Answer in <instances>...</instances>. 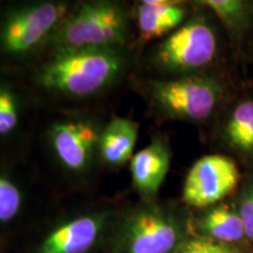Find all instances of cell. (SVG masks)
<instances>
[{"label": "cell", "instance_id": "obj_1", "mask_svg": "<svg viewBox=\"0 0 253 253\" xmlns=\"http://www.w3.org/2000/svg\"><path fill=\"white\" fill-rule=\"evenodd\" d=\"M122 66L115 48L59 49L41 69L39 82L49 90L84 97L109 86Z\"/></svg>", "mask_w": 253, "mask_h": 253}, {"label": "cell", "instance_id": "obj_2", "mask_svg": "<svg viewBox=\"0 0 253 253\" xmlns=\"http://www.w3.org/2000/svg\"><path fill=\"white\" fill-rule=\"evenodd\" d=\"M128 20L121 6L113 2H87L63 20L53 45L59 49L114 48L126 42Z\"/></svg>", "mask_w": 253, "mask_h": 253}, {"label": "cell", "instance_id": "obj_3", "mask_svg": "<svg viewBox=\"0 0 253 253\" xmlns=\"http://www.w3.org/2000/svg\"><path fill=\"white\" fill-rule=\"evenodd\" d=\"M68 5L43 1L14 8L0 19V52L19 56L37 47L67 14Z\"/></svg>", "mask_w": 253, "mask_h": 253}, {"label": "cell", "instance_id": "obj_4", "mask_svg": "<svg viewBox=\"0 0 253 253\" xmlns=\"http://www.w3.org/2000/svg\"><path fill=\"white\" fill-rule=\"evenodd\" d=\"M151 96L161 109L173 118L204 121L216 109L220 87L212 79L185 77L154 82Z\"/></svg>", "mask_w": 253, "mask_h": 253}, {"label": "cell", "instance_id": "obj_5", "mask_svg": "<svg viewBox=\"0 0 253 253\" xmlns=\"http://www.w3.org/2000/svg\"><path fill=\"white\" fill-rule=\"evenodd\" d=\"M183 244V232L172 214L156 207L131 213L120 238L121 253H173Z\"/></svg>", "mask_w": 253, "mask_h": 253}, {"label": "cell", "instance_id": "obj_6", "mask_svg": "<svg viewBox=\"0 0 253 253\" xmlns=\"http://www.w3.org/2000/svg\"><path fill=\"white\" fill-rule=\"evenodd\" d=\"M217 39L212 28L203 19L195 18L173 31L158 46L157 61L171 71H196L212 61Z\"/></svg>", "mask_w": 253, "mask_h": 253}, {"label": "cell", "instance_id": "obj_7", "mask_svg": "<svg viewBox=\"0 0 253 253\" xmlns=\"http://www.w3.org/2000/svg\"><path fill=\"white\" fill-rule=\"evenodd\" d=\"M239 171L236 163L223 155H208L196 162L186 175L183 199L195 208L217 204L236 189Z\"/></svg>", "mask_w": 253, "mask_h": 253}, {"label": "cell", "instance_id": "obj_8", "mask_svg": "<svg viewBox=\"0 0 253 253\" xmlns=\"http://www.w3.org/2000/svg\"><path fill=\"white\" fill-rule=\"evenodd\" d=\"M100 132L89 122L65 121L50 128L49 142L59 161L71 171L86 170L99 145Z\"/></svg>", "mask_w": 253, "mask_h": 253}, {"label": "cell", "instance_id": "obj_9", "mask_svg": "<svg viewBox=\"0 0 253 253\" xmlns=\"http://www.w3.org/2000/svg\"><path fill=\"white\" fill-rule=\"evenodd\" d=\"M171 153L162 138H154L147 147L134 154L130 171L134 188L144 196L156 195L170 168Z\"/></svg>", "mask_w": 253, "mask_h": 253}, {"label": "cell", "instance_id": "obj_10", "mask_svg": "<svg viewBox=\"0 0 253 253\" xmlns=\"http://www.w3.org/2000/svg\"><path fill=\"white\" fill-rule=\"evenodd\" d=\"M102 216L73 219L53 231L39 248V253H87L103 229Z\"/></svg>", "mask_w": 253, "mask_h": 253}, {"label": "cell", "instance_id": "obj_11", "mask_svg": "<svg viewBox=\"0 0 253 253\" xmlns=\"http://www.w3.org/2000/svg\"><path fill=\"white\" fill-rule=\"evenodd\" d=\"M137 138V123L130 119L115 116L100 131L97 149L107 164L121 167L131 161Z\"/></svg>", "mask_w": 253, "mask_h": 253}, {"label": "cell", "instance_id": "obj_12", "mask_svg": "<svg viewBox=\"0 0 253 253\" xmlns=\"http://www.w3.org/2000/svg\"><path fill=\"white\" fill-rule=\"evenodd\" d=\"M136 15L141 37L151 40L178 27L185 17V9L175 1L147 0L138 5Z\"/></svg>", "mask_w": 253, "mask_h": 253}, {"label": "cell", "instance_id": "obj_13", "mask_svg": "<svg viewBox=\"0 0 253 253\" xmlns=\"http://www.w3.org/2000/svg\"><path fill=\"white\" fill-rule=\"evenodd\" d=\"M203 237L221 244H233L246 238L242 218L237 207L216 205L209 209L198 220Z\"/></svg>", "mask_w": 253, "mask_h": 253}, {"label": "cell", "instance_id": "obj_14", "mask_svg": "<svg viewBox=\"0 0 253 253\" xmlns=\"http://www.w3.org/2000/svg\"><path fill=\"white\" fill-rule=\"evenodd\" d=\"M225 137L232 148L253 155V101L236 107L226 123Z\"/></svg>", "mask_w": 253, "mask_h": 253}, {"label": "cell", "instance_id": "obj_15", "mask_svg": "<svg viewBox=\"0 0 253 253\" xmlns=\"http://www.w3.org/2000/svg\"><path fill=\"white\" fill-rule=\"evenodd\" d=\"M204 5L216 13L218 18L231 31H239L248 24L250 18V4L238 0H207Z\"/></svg>", "mask_w": 253, "mask_h": 253}, {"label": "cell", "instance_id": "obj_16", "mask_svg": "<svg viewBox=\"0 0 253 253\" xmlns=\"http://www.w3.org/2000/svg\"><path fill=\"white\" fill-rule=\"evenodd\" d=\"M20 120V106L11 88L0 86V137L12 134Z\"/></svg>", "mask_w": 253, "mask_h": 253}, {"label": "cell", "instance_id": "obj_17", "mask_svg": "<svg viewBox=\"0 0 253 253\" xmlns=\"http://www.w3.org/2000/svg\"><path fill=\"white\" fill-rule=\"evenodd\" d=\"M21 207V194L18 186L5 176L0 175V221L12 220Z\"/></svg>", "mask_w": 253, "mask_h": 253}, {"label": "cell", "instance_id": "obj_18", "mask_svg": "<svg viewBox=\"0 0 253 253\" xmlns=\"http://www.w3.org/2000/svg\"><path fill=\"white\" fill-rule=\"evenodd\" d=\"M245 230V237L253 242V179L246 182L237 205Z\"/></svg>", "mask_w": 253, "mask_h": 253}, {"label": "cell", "instance_id": "obj_19", "mask_svg": "<svg viewBox=\"0 0 253 253\" xmlns=\"http://www.w3.org/2000/svg\"><path fill=\"white\" fill-rule=\"evenodd\" d=\"M178 253H238L231 245L221 244L205 237L190 239L182 244Z\"/></svg>", "mask_w": 253, "mask_h": 253}]
</instances>
